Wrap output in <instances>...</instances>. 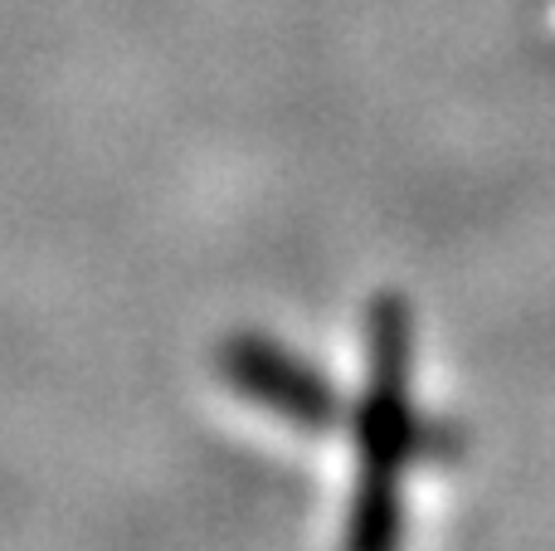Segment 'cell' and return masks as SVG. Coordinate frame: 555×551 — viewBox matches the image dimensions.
<instances>
[{
    "instance_id": "obj_2",
    "label": "cell",
    "mask_w": 555,
    "mask_h": 551,
    "mask_svg": "<svg viewBox=\"0 0 555 551\" xmlns=\"http://www.w3.org/2000/svg\"><path fill=\"white\" fill-rule=\"evenodd\" d=\"M224 376L244 400H254L259 410L287 420L297 430H322L336 420L332 386L307 367L302 357L283 351L278 342L263 337H240L224 351Z\"/></svg>"
},
{
    "instance_id": "obj_1",
    "label": "cell",
    "mask_w": 555,
    "mask_h": 551,
    "mask_svg": "<svg viewBox=\"0 0 555 551\" xmlns=\"http://www.w3.org/2000/svg\"><path fill=\"white\" fill-rule=\"evenodd\" d=\"M420 445L424 430L410 406V308L380 298L371 308V396L361 410V484L346 551H400V474Z\"/></svg>"
}]
</instances>
